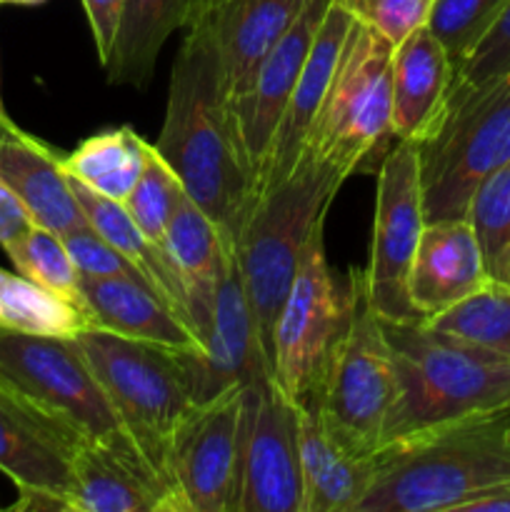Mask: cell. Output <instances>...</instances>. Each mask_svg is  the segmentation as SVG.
Masks as SVG:
<instances>
[{
  "label": "cell",
  "mask_w": 510,
  "mask_h": 512,
  "mask_svg": "<svg viewBox=\"0 0 510 512\" xmlns=\"http://www.w3.org/2000/svg\"><path fill=\"white\" fill-rule=\"evenodd\" d=\"M168 85L163 130L155 140L185 195L235 243L250 210L253 185L230 113L228 83L205 25H188Z\"/></svg>",
  "instance_id": "obj_1"
},
{
  "label": "cell",
  "mask_w": 510,
  "mask_h": 512,
  "mask_svg": "<svg viewBox=\"0 0 510 512\" xmlns=\"http://www.w3.org/2000/svg\"><path fill=\"white\" fill-rule=\"evenodd\" d=\"M383 328L398 383L383 448L443 425L510 413L508 358L438 333L423 320H383Z\"/></svg>",
  "instance_id": "obj_2"
},
{
  "label": "cell",
  "mask_w": 510,
  "mask_h": 512,
  "mask_svg": "<svg viewBox=\"0 0 510 512\" xmlns=\"http://www.w3.org/2000/svg\"><path fill=\"white\" fill-rule=\"evenodd\" d=\"M510 480V413L443 425L378 450L358 512H460Z\"/></svg>",
  "instance_id": "obj_3"
},
{
  "label": "cell",
  "mask_w": 510,
  "mask_h": 512,
  "mask_svg": "<svg viewBox=\"0 0 510 512\" xmlns=\"http://www.w3.org/2000/svg\"><path fill=\"white\" fill-rule=\"evenodd\" d=\"M345 180L335 165L303 153L288 178L255 200L235 235V263L270 373L280 308L310 235L325 223L330 203Z\"/></svg>",
  "instance_id": "obj_4"
},
{
  "label": "cell",
  "mask_w": 510,
  "mask_h": 512,
  "mask_svg": "<svg viewBox=\"0 0 510 512\" xmlns=\"http://www.w3.org/2000/svg\"><path fill=\"white\" fill-rule=\"evenodd\" d=\"M393 135V45L353 18L333 83L303 153L345 178L378 173Z\"/></svg>",
  "instance_id": "obj_5"
},
{
  "label": "cell",
  "mask_w": 510,
  "mask_h": 512,
  "mask_svg": "<svg viewBox=\"0 0 510 512\" xmlns=\"http://www.w3.org/2000/svg\"><path fill=\"white\" fill-rule=\"evenodd\" d=\"M75 343L118 410L130 438L170 488V440L185 415L198 405L180 350L95 328L75 335Z\"/></svg>",
  "instance_id": "obj_6"
},
{
  "label": "cell",
  "mask_w": 510,
  "mask_h": 512,
  "mask_svg": "<svg viewBox=\"0 0 510 512\" xmlns=\"http://www.w3.org/2000/svg\"><path fill=\"white\" fill-rule=\"evenodd\" d=\"M0 383L78 440L145 458L75 338L0 328Z\"/></svg>",
  "instance_id": "obj_7"
},
{
  "label": "cell",
  "mask_w": 510,
  "mask_h": 512,
  "mask_svg": "<svg viewBox=\"0 0 510 512\" xmlns=\"http://www.w3.org/2000/svg\"><path fill=\"white\" fill-rule=\"evenodd\" d=\"M395 395L398 383L383 320L370 303L363 270H350L348 320L318 393L308 403L318 405L330 428L350 448L363 455H378Z\"/></svg>",
  "instance_id": "obj_8"
},
{
  "label": "cell",
  "mask_w": 510,
  "mask_h": 512,
  "mask_svg": "<svg viewBox=\"0 0 510 512\" xmlns=\"http://www.w3.org/2000/svg\"><path fill=\"white\" fill-rule=\"evenodd\" d=\"M415 145L425 223L465 218L475 188L510 160V73L455 103Z\"/></svg>",
  "instance_id": "obj_9"
},
{
  "label": "cell",
  "mask_w": 510,
  "mask_h": 512,
  "mask_svg": "<svg viewBox=\"0 0 510 512\" xmlns=\"http://www.w3.org/2000/svg\"><path fill=\"white\" fill-rule=\"evenodd\" d=\"M323 225L305 245L293 285L275 323L273 380L303 405L318 393L328 360L348 320V293L340 295L325 260Z\"/></svg>",
  "instance_id": "obj_10"
},
{
  "label": "cell",
  "mask_w": 510,
  "mask_h": 512,
  "mask_svg": "<svg viewBox=\"0 0 510 512\" xmlns=\"http://www.w3.org/2000/svg\"><path fill=\"white\" fill-rule=\"evenodd\" d=\"M425 228L418 145L398 140L378 168L373 243L363 270L368 298L385 323L420 320L408 295V275Z\"/></svg>",
  "instance_id": "obj_11"
},
{
  "label": "cell",
  "mask_w": 510,
  "mask_h": 512,
  "mask_svg": "<svg viewBox=\"0 0 510 512\" xmlns=\"http://www.w3.org/2000/svg\"><path fill=\"white\" fill-rule=\"evenodd\" d=\"M245 388L193 405L168 448V480L183 512H238Z\"/></svg>",
  "instance_id": "obj_12"
},
{
  "label": "cell",
  "mask_w": 510,
  "mask_h": 512,
  "mask_svg": "<svg viewBox=\"0 0 510 512\" xmlns=\"http://www.w3.org/2000/svg\"><path fill=\"white\" fill-rule=\"evenodd\" d=\"M300 405L273 375L245 385L238 512H303Z\"/></svg>",
  "instance_id": "obj_13"
},
{
  "label": "cell",
  "mask_w": 510,
  "mask_h": 512,
  "mask_svg": "<svg viewBox=\"0 0 510 512\" xmlns=\"http://www.w3.org/2000/svg\"><path fill=\"white\" fill-rule=\"evenodd\" d=\"M180 355L188 368L195 403H205L223 390L245 388L270 375L235 263V245L220 270L200 348L180 350Z\"/></svg>",
  "instance_id": "obj_14"
},
{
  "label": "cell",
  "mask_w": 510,
  "mask_h": 512,
  "mask_svg": "<svg viewBox=\"0 0 510 512\" xmlns=\"http://www.w3.org/2000/svg\"><path fill=\"white\" fill-rule=\"evenodd\" d=\"M330 3L333 0H310L293 28L283 35V40L270 50L268 58L255 70L248 90L230 103L240 153H243L250 185H253V198L260 175H263L265 160H268L270 145H273L280 120H283L285 108L290 103V95H293L295 83L300 78V70L308 60L313 40ZM253 198H250V205H253Z\"/></svg>",
  "instance_id": "obj_15"
},
{
  "label": "cell",
  "mask_w": 510,
  "mask_h": 512,
  "mask_svg": "<svg viewBox=\"0 0 510 512\" xmlns=\"http://www.w3.org/2000/svg\"><path fill=\"white\" fill-rule=\"evenodd\" d=\"M350 25H353V13L340 0H333L323 23H320L313 48H310L303 70H300V78L295 83L293 95H290V103L285 108L283 120H280L273 145H270L253 205L260 195L268 193L273 185L288 178L295 165H298L300 155H303L305 145L310 140V133L315 128V120H318L320 110H323L325 95H328L335 68H338L340 55H343V45L350 33Z\"/></svg>",
  "instance_id": "obj_16"
},
{
  "label": "cell",
  "mask_w": 510,
  "mask_h": 512,
  "mask_svg": "<svg viewBox=\"0 0 510 512\" xmlns=\"http://www.w3.org/2000/svg\"><path fill=\"white\" fill-rule=\"evenodd\" d=\"M78 443L83 440L0 383V473L15 490H48L68 500Z\"/></svg>",
  "instance_id": "obj_17"
},
{
  "label": "cell",
  "mask_w": 510,
  "mask_h": 512,
  "mask_svg": "<svg viewBox=\"0 0 510 512\" xmlns=\"http://www.w3.org/2000/svg\"><path fill=\"white\" fill-rule=\"evenodd\" d=\"M490 280L483 248L468 218L428 220L408 275V295L420 320L453 308Z\"/></svg>",
  "instance_id": "obj_18"
},
{
  "label": "cell",
  "mask_w": 510,
  "mask_h": 512,
  "mask_svg": "<svg viewBox=\"0 0 510 512\" xmlns=\"http://www.w3.org/2000/svg\"><path fill=\"white\" fill-rule=\"evenodd\" d=\"M68 500L73 512H183L148 460L95 440L75 448Z\"/></svg>",
  "instance_id": "obj_19"
},
{
  "label": "cell",
  "mask_w": 510,
  "mask_h": 512,
  "mask_svg": "<svg viewBox=\"0 0 510 512\" xmlns=\"http://www.w3.org/2000/svg\"><path fill=\"white\" fill-rule=\"evenodd\" d=\"M308 3L310 0H218L193 20L205 25L218 48L230 103L248 90L255 70L293 28Z\"/></svg>",
  "instance_id": "obj_20"
},
{
  "label": "cell",
  "mask_w": 510,
  "mask_h": 512,
  "mask_svg": "<svg viewBox=\"0 0 510 512\" xmlns=\"http://www.w3.org/2000/svg\"><path fill=\"white\" fill-rule=\"evenodd\" d=\"M0 180L40 228L63 238L88 225L60 155L15 123H0Z\"/></svg>",
  "instance_id": "obj_21"
},
{
  "label": "cell",
  "mask_w": 510,
  "mask_h": 512,
  "mask_svg": "<svg viewBox=\"0 0 510 512\" xmlns=\"http://www.w3.org/2000/svg\"><path fill=\"white\" fill-rule=\"evenodd\" d=\"M303 512H358L378 468V455L350 448L315 403L300 405Z\"/></svg>",
  "instance_id": "obj_22"
},
{
  "label": "cell",
  "mask_w": 510,
  "mask_h": 512,
  "mask_svg": "<svg viewBox=\"0 0 510 512\" xmlns=\"http://www.w3.org/2000/svg\"><path fill=\"white\" fill-rule=\"evenodd\" d=\"M455 65L430 28L393 48V135L395 140L423 143L435 133L445 113Z\"/></svg>",
  "instance_id": "obj_23"
},
{
  "label": "cell",
  "mask_w": 510,
  "mask_h": 512,
  "mask_svg": "<svg viewBox=\"0 0 510 512\" xmlns=\"http://www.w3.org/2000/svg\"><path fill=\"white\" fill-rule=\"evenodd\" d=\"M80 305L95 330L175 350L198 348V338L140 280L80 278Z\"/></svg>",
  "instance_id": "obj_24"
},
{
  "label": "cell",
  "mask_w": 510,
  "mask_h": 512,
  "mask_svg": "<svg viewBox=\"0 0 510 512\" xmlns=\"http://www.w3.org/2000/svg\"><path fill=\"white\" fill-rule=\"evenodd\" d=\"M70 188H73L75 198H78L90 228H93L95 233L103 235L123 258H128L130 263L138 268L145 285H148V288L153 290L175 315H178L180 323L195 335L193 318H190L188 308V293H185L183 280H180L178 270H175L173 260L168 258L163 245L150 240L148 235L138 228V223L130 218V213L125 210L123 203L95 193L93 188H88V185L80 183V180L75 178H70Z\"/></svg>",
  "instance_id": "obj_25"
},
{
  "label": "cell",
  "mask_w": 510,
  "mask_h": 512,
  "mask_svg": "<svg viewBox=\"0 0 510 512\" xmlns=\"http://www.w3.org/2000/svg\"><path fill=\"white\" fill-rule=\"evenodd\" d=\"M233 245V240L225 238L218 223L188 195L165 228L163 248L168 258L173 260L175 270L185 285V293H188V308L198 348L200 335L208 323L220 270H223V263Z\"/></svg>",
  "instance_id": "obj_26"
},
{
  "label": "cell",
  "mask_w": 510,
  "mask_h": 512,
  "mask_svg": "<svg viewBox=\"0 0 510 512\" xmlns=\"http://www.w3.org/2000/svg\"><path fill=\"white\" fill-rule=\"evenodd\" d=\"M195 0H123L118 33L105 63L113 85L143 90L155 73L165 40L188 28Z\"/></svg>",
  "instance_id": "obj_27"
},
{
  "label": "cell",
  "mask_w": 510,
  "mask_h": 512,
  "mask_svg": "<svg viewBox=\"0 0 510 512\" xmlns=\"http://www.w3.org/2000/svg\"><path fill=\"white\" fill-rule=\"evenodd\" d=\"M148 148V140L123 125L90 135L73 153L60 155V160L70 178L123 203L143 173Z\"/></svg>",
  "instance_id": "obj_28"
},
{
  "label": "cell",
  "mask_w": 510,
  "mask_h": 512,
  "mask_svg": "<svg viewBox=\"0 0 510 512\" xmlns=\"http://www.w3.org/2000/svg\"><path fill=\"white\" fill-rule=\"evenodd\" d=\"M0 328L75 338L90 323L83 310L68 300L48 293L20 273L0 268Z\"/></svg>",
  "instance_id": "obj_29"
},
{
  "label": "cell",
  "mask_w": 510,
  "mask_h": 512,
  "mask_svg": "<svg viewBox=\"0 0 510 512\" xmlns=\"http://www.w3.org/2000/svg\"><path fill=\"white\" fill-rule=\"evenodd\" d=\"M423 323L510 360V283L488 280L478 293L443 313L423 318Z\"/></svg>",
  "instance_id": "obj_30"
},
{
  "label": "cell",
  "mask_w": 510,
  "mask_h": 512,
  "mask_svg": "<svg viewBox=\"0 0 510 512\" xmlns=\"http://www.w3.org/2000/svg\"><path fill=\"white\" fill-rule=\"evenodd\" d=\"M465 218L478 235L490 280L505 283L510 265V160L475 188Z\"/></svg>",
  "instance_id": "obj_31"
},
{
  "label": "cell",
  "mask_w": 510,
  "mask_h": 512,
  "mask_svg": "<svg viewBox=\"0 0 510 512\" xmlns=\"http://www.w3.org/2000/svg\"><path fill=\"white\" fill-rule=\"evenodd\" d=\"M183 200V183H180L178 175L173 173V168L160 158L155 145L150 143L148 155H145L143 173H140L138 183L133 185L128 198L123 200L125 210H128L130 218L138 223V228L143 230L150 240L163 245L165 228H168L170 218H173L175 210L180 208Z\"/></svg>",
  "instance_id": "obj_32"
},
{
  "label": "cell",
  "mask_w": 510,
  "mask_h": 512,
  "mask_svg": "<svg viewBox=\"0 0 510 512\" xmlns=\"http://www.w3.org/2000/svg\"><path fill=\"white\" fill-rule=\"evenodd\" d=\"M10 260L23 278L33 280L43 290L83 310V305H80V273L60 235L35 225L28 238L23 240V245L10 255Z\"/></svg>",
  "instance_id": "obj_33"
},
{
  "label": "cell",
  "mask_w": 510,
  "mask_h": 512,
  "mask_svg": "<svg viewBox=\"0 0 510 512\" xmlns=\"http://www.w3.org/2000/svg\"><path fill=\"white\" fill-rule=\"evenodd\" d=\"M505 5L508 0H435L428 28L445 45L455 68L488 33Z\"/></svg>",
  "instance_id": "obj_34"
},
{
  "label": "cell",
  "mask_w": 510,
  "mask_h": 512,
  "mask_svg": "<svg viewBox=\"0 0 510 512\" xmlns=\"http://www.w3.org/2000/svg\"><path fill=\"white\" fill-rule=\"evenodd\" d=\"M510 73V0L503 8V13L495 18V23L490 25L488 33L478 40L473 50H470L468 58L455 68L453 85H450L448 103H445V113L453 108L455 103H460L463 98H468L475 90L485 88L493 80L503 78ZM443 113V115H445Z\"/></svg>",
  "instance_id": "obj_35"
},
{
  "label": "cell",
  "mask_w": 510,
  "mask_h": 512,
  "mask_svg": "<svg viewBox=\"0 0 510 512\" xmlns=\"http://www.w3.org/2000/svg\"><path fill=\"white\" fill-rule=\"evenodd\" d=\"M355 20L383 35L390 45L403 43L415 30L425 28L435 0H340Z\"/></svg>",
  "instance_id": "obj_36"
},
{
  "label": "cell",
  "mask_w": 510,
  "mask_h": 512,
  "mask_svg": "<svg viewBox=\"0 0 510 512\" xmlns=\"http://www.w3.org/2000/svg\"><path fill=\"white\" fill-rule=\"evenodd\" d=\"M63 243L73 258L75 268H78L80 278H130L145 285L138 268L128 258H123L103 235L95 233L90 225L65 233Z\"/></svg>",
  "instance_id": "obj_37"
},
{
  "label": "cell",
  "mask_w": 510,
  "mask_h": 512,
  "mask_svg": "<svg viewBox=\"0 0 510 512\" xmlns=\"http://www.w3.org/2000/svg\"><path fill=\"white\" fill-rule=\"evenodd\" d=\"M85 8L90 33H93L95 53H98L100 65L105 68L113 50L115 33H118L120 13H123V0H80Z\"/></svg>",
  "instance_id": "obj_38"
},
{
  "label": "cell",
  "mask_w": 510,
  "mask_h": 512,
  "mask_svg": "<svg viewBox=\"0 0 510 512\" xmlns=\"http://www.w3.org/2000/svg\"><path fill=\"white\" fill-rule=\"evenodd\" d=\"M35 228V220L20 203L18 195L0 180V248L10 255L23 245L28 238L30 230Z\"/></svg>",
  "instance_id": "obj_39"
},
{
  "label": "cell",
  "mask_w": 510,
  "mask_h": 512,
  "mask_svg": "<svg viewBox=\"0 0 510 512\" xmlns=\"http://www.w3.org/2000/svg\"><path fill=\"white\" fill-rule=\"evenodd\" d=\"M13 512H73L63 495L48 490H18V500L10 505Z\"/></svg>",
  "instance_id": "obj_40"
},
{
  "label": "cell",
  "mask_w": 510,
  "mask_h": 512,
  "mask_svg": "<svg viewBox=\"0 0 510 512\" xmlns=\"http://www.w3.org/2000/svg\"><path fill=\"white\" fill-rule=\"evenodd\" d=\"M218 3V0H195V8H193V18H190V23H193L195 18H198V15H203L205 10L210 8V5H215Z\"/></svg>",
  "instance_id": "obj_41"
},
{
  "label": "cell",
  "mask_w": 510,
  "mask_h": 512,
  "mask_svg": "<svg viewBox=\"0 0 510 512\" xmlns=\"http://www.w3.org/2000/svg\"><path fill=\"white\" fill-rule=\"evenodd\" d=\"M0 123H13V118L8 115V110H5V103H3V93H0Z\"/></svg>",
  "instance_id": "obj_42"
},
{
  "label": "cell",
  "mask_w": 510,
  "mask_h": 512,
  "mask_svg": "<svg viewBox=\"0 0 510 512\" xmlns=\"http://www.w3.org/2000/svg\"><path fill=\"white\" fill-rule=\"evenodd\" d=\"M10 3H15V5H40V3H45V0H10Z\"/></svg>",
  "instance_id": "obj_43"
},
{
  "label": "cell",
  "mask_w": 510,
  "mask_h": 512,
  "mask_svg": "<svg viewBox=\"0 0 510 512\" xmlns=\"http://www.w3.org/2000/svg\"><path fill=\"white\" fill-rule=\"evenodd\" d=\"M505 283H510V265H508V278H505Z\"/></svg>",
  "instance_id": "obj_44"
}]
</instances>
